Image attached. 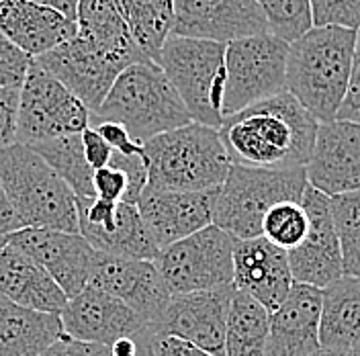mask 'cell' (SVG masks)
<instances>
[{"mask_svg":"<svg viewBox=\"0 0 360 356\" xmlns=\"http://www.w3.org/2000/svg\"><path fill=\"white\" fill-rule=\"evenodd\" d=\"M150 340H152L154 356H211L209 352L201 350L199 346H195L182 338H176V336L150 334Z\"/></svg>","mask_w":360,"mask_h":356,"instance_id":"cell-40","label":"cell"},{"mask_svg":"<svg viewBox=\"0 0 360 356\" xmlns=\"http://www.w3.org/2000/svg\"><path fill=\"white\" fill-rule=\"evenodd\" d=\"M289 44L262 33L225 45L224 119L287 90Z\"/></svg>","mask_w":360,"mask_h":356,"instance_id":"cell-8","label":"cell"},{"mask_svg":"<svg viewBox=\"0 0 360 356\" xmlns=\"http://www.w3.org/2000/svg\"><path fill=\"white\" fill-rule=\"evenodd\" d=\"M141 148L148 166V189L211 191L224 184L231 168L219 129L195 121L156 135Z\"/></svg>","mask_w":360,"mask_h":356,"instance_id":"cell-3","label":"cell"},{"mask_svg":"<svg viewBox=\"0 0 360 356\" xmlns=\"http://www.w3.org/2000/svg\"><path fill=\"white\" fill-rule=\"evenodd\" d=\"M141 346V334L129 336V338H121L111 346L112 356H135L139 352Z\"/></svg>","mask_w":360,"mask_h":356,"instance_id":"cell-43","label":"cell"},{"mask_svg":"<svg viewBox=\"0 0 360 356\" xmlns=\"http://www.w3.org/2000/svg\"><path fill=\"white\" fill-rule=\"evenodd\" d=\"M135 356H154V350H152V340H150V332L148 328L141 332V346H139V352Z\"/></svg>","mask_w":360,"mask_h":356,"instance_id":"cell-44","label":"cell"},{"mask_svg":"<svg viewBox=\"0 0 360 356\" xmlns=\"http://www.w3.org/2000/svg\"><path fill=\"white\" fill-rule=\"evenodd\" d=\"M236 238L217 225L160 250L156 265L172 295L215 291L233 285Z\"/></svg>","mask_w":360,"mask_h":356,"instance_id":"cell-9","label":"cell"},{"mask_svg":"<svg viewBox=\"0 0 360 356\" xmlns=\"http://www.w3.org/2000/svg\"><path fill=\"white\" fill-rule=\"evenodd\" d=\"M314 27L360 29V0H311Z\"/></svg>","mask_w":360,"mask_h":356,"instance_id":"cell-33","label":"cell"},{"mask_svg":"<svg viewBox=\"0 0 360 356\" xmlns=\"http://www.w3.org/2000/svg\"><path fill=\"white\" fill-rule=\"evenodd\" d=\"M90 127L111 146L115 154H119V156H141L143 154L141 144H137L121 123L90 119Z\"/></svg>","mask_w":360,"mask_h":356,"instance_id":"cell-35","label":"cell"},{"mask_svg":"<svg viewBox=\"0 0 360 356\" xmlns=\"http://www.w3.org/2000/svg\"><path fill=\"white\" fill-rule=\"evenodd\" d=\"M41 356H112L109 346L80 342L70 336L62 334Z\"/></svg>","mask_w":360,"mask_h":356,"instance_id":"cell-38","label":"cell"},{"mask_svg":"<svg viewBox=\"0 0 360 356\" xmlns=\"http://www.w3.org/2000/svg\"><path fill=\"white\" fill-rule=\"evenodd\" d=\"M236 287L172 295L168 307L156 324L148 326L150 334L176 336L211 356H225L227 313Z\"/></svg>","mask_w":360,"mask_h":356,"instance_id":"cell-13","label":"cell"},{"mask_svg":"<svg viewBox=\"0 0 360 356\" xmlns=\"http://www.w3.org/2000/svg\"><path fill=\"white\" fill-rule=\"evenodd\" d=\"M360 344V279L342 276L321 289L319 346L348 352Z\"/></svg>","mask_w":360,"mask_h":356,"instance_id":"cell-25","label":"cell"},{"mask_svg":"<svg viewBox=\"0 0 360 356\" xmlns=\"http://www.w3.org/2000/svg\"><path fill=\"white\" fill-rule=\"evenodd\" d=\"M60 322L70 338L109 348L117 340L141 334L148 328L129 305L92 285L68 299L66 307L60 312Z\"/></svg>","mask_w":360,"mask_h":356,"instance_id":"cell-18","label":"cell"},{"mask_svg":"<svg viewBox=\"0 0 360 356\" xmlns=\"http://www.w3.org/2000/svg\"><path fill=\"white\" fill-rule=\"evenodd\" d=\"M0 295L41 313H60L68 303L66 293L51 274L11 244L0 252Z\"/></svg>","mask_w":360,"mask_h":356,"instance_id":"cell-23","label":"cell"},{"mask_svg":"<svg viewBox=\"0 0 360 356\" xmlns=\"http://www.w3.org/2000/svg\"><path fill=\"white\" fill-rule=\"evenodd\" d=\"M90 119L121 123L141 146L193 123L179 92L154 62L125 68Z\"/></svg>","mask_w":360,"mask_h":356,"instance_id":"cell-5","label":"cell"},{"mask_svg":"<svg viewBox=\"0 0 360 356\" xmlns=\"http://www.w3.org/2000/svg\"><path fill=\"white\" fill-rule=\"evenodd\" d=\"M356 47V31L346 27H314L289 44L287 92L319 123L336 121L348 89Z\"/></svg>","mask_w":360,"mask_h":356,"instance_id":"cell-2","label":"cell"},{"mask_svg":"<svg viewBox=\"0 0 360 356\" xmlns=\"http://www.w3.org/2000/svg\"><path fill=\"white\" fill-rule=\"evenodd\" d=\"M307 189L305 168L269 170L231 164L225 182L217 189L213 225L236 240L262 236V222L278 203H301Z\"/></svg>","mask_w":360,"mask_h":356,"instance_id":"cell-6","label":"cell"},{"mask_svg":"<svg viewBox=\"0 0 360 356\" xmlns=\"http://www.w3.org/2000/svg\"><path fill=\"white\" fill-rule=\"evenodd\" d=\"M62 334L60 313L33 312L0 295V356H41Z\"/></svg>","mask_w":360,"mask_h":356,"instance_id":"cell-24","label":"cell"},{"mask_svg":"<svg viewBox=\"0 0 360 356\" xmlns=\"http://www.w3.org/2000/svg\"><path fill=\"white\" fill-rule=\"evenodd\" d=\"M8 246V234H4V231H0V252L4 250Z\"/></svg>","mask_w":360,"mask_h":356,"instance_id":"cell-46","label":"cell"},{"mask_svg":"<svg viewBox=\"0 0 360 356\" xmlns=\"http://www.w3.org/2000/svg\"><path fill=\"white\" fill-rule=\"evenodd\" d=\"M319 121L291 92L283 90L225 117L219 137L231 164L269 170L305 168Z\"/></svg>","mask_w":360,"mask_h":356,"instance_id":"cell-1","label":"cell"},{"mask_svg":"<svg viewBox=\"0 0 360 356\" xmlns=\"http://www.w3.org/2000/svg\"><path fill=\"white\" fill-rule=\"evenodd\" d=\"M86 242L96 252L107 254V256H117V258L156 260L160 254V248L139 215L137 203H129V201L119 203L117 222L109 234L96 236Z\"/></svg>","mask_w":360,"mask_h":356,"instance_id":"cell-28","label":"cell"},{"mask_svg":"<svg viewBox=\"0 0 360 356\" xmlns=\"http://www.w3.org/2000/svg\"><path fill=\"white\" fill-rule=\"evenodd\" d=\"M156 66L179 92L195 123L219 129L224 123L225 45L170 35Z\"/></svg>","mask_w":360,"mask_h":356,"instance_id":"cell-7","label":"cell"},{"mask_svg":"<svg viewBox=\"0 0 360 356\" xmlns=\"http://www.w3.org/2000/svg\"><path fill=\"white\" fill-rule=\"evenodd\" d=\"M344 276L360 279V191L330 197Z\"/></svg>","mask_w":360,"mask_h":356,"instance_id":"cell-30","label":"cell"},{"mask_svg":"<svg viewBox=\"0 0 360 356\" xmlns=\"http://www.w3.org/2000/svg\"><path fill=\"white\" fill-rule=\"evenodd\" d=\"M262 33L270 27L256 0H174L176 37L227 45Z\"/></svg>","mask_w":360,"mask_h":356,"instance_id":"cell-14","label":"cell"},{"mask_svg":"<svg viewBox=\"0 0 360 356\" xmlns=\"http://www.w3.org/2000/svg\"><path fill=\"white\" fill-rule=\"evenodd\" d=\"M29 148H33L62 177V180L76 195V199H94V189H92L94 170L90 168L84 158L80 134L49 139Z\"/></svg>","mask_w":360,"mask_h":356,"instance_id":"cell-29","label":"cell"},{"mask_svg":"<svg viewBox=\"0 0 360 356\" xmlns=\"http://www.w3.org/2000/svg\"><path fill=\"white\" fill-rule=\"evenodd\" d=\"M35 62L82 101L90 113L103 105L117 76L125 68L139 64L134 58L111 51L82 35L35 58Z\"/></svg>","mask_w":360,"mask_h":356,"instance_id":"cell-11","label":"cell"},{"mask_svg":"<svg viewBox=\"0 0 360 356\" xmlns=\"http://www.w3.org/2000/svg\"><path fill=\"white\" fill-rule=\"evenodd\" d=\"M31 2L47 6V8L60 13L62 17H66L70 21L76 23V17H78V2L80 0H31Z\"/></svg>","mask_w":360,"mask_h":356,"instance_id":"cell-42","label":"cell"},{"mask_svg":"<svg viewBox=\"0 0 360 356\" xmlns=\"http://www.w3.org/2000/svg\"><path fill=\"white\" fill-rule=\"evenodd\" d=\"M269 330V310L246 293L233 291L227 313L225 356H264Z\"/></svg>","mask_w":360,"mask_h":356,"instance_id":"cell-26","label":"cell"},{"mask_svg":"<svg viewBox=\"0 0 360 356\" xmlns=\"http://www.w3.org/2000/svg\"><path fill=\"white\" fill-rule=\"evenodd\" d=\"M19 90L0 89V150L17 144Z\"/></svg>","mask_w":360,"mask_h":356,"instance_id":"cell-37","label":"cell"},{"mask_svg":"<svg viewBox=\"0 0 360 356\" xmlns=\"http://www.w3.org/2000/svg\"><path fill=\"white\" fill-rule=\"evenodd\" d=\"M89 285L121 299L148 326L156 324L172 299L156 260H131L101 254Z\"/></svg>","mask_w":360,"mask_h":356,"instance_id":"cell-17","label":"cell"},{"mask_svg":"<svg viewBox=\"0 0 360 356\" xmlns=\"http://www.w3.org/2000/svg\"><path fill=\"white\" fill-rule=\"evenodd\" d=\"M346 356H360V344L359 346H354V348H350V350L346 352Z\"/></svg>","mask_w":360,"mask_h":356,"instance_id":"cell-47","label":"cell"},{"mask_svg":"<svg viewBox=\"0 0 360 356\" xmlns=\"http://www.w3.org/2000/svg\"><path fill=\"white\" fill-rule=\"evenodd\" d=\"M17 229H21V225H19V220L15 215V209H13V205L8 201V195L4 191V184L0 180V231L13 234Z\"/></svg>","mask_w":360,"mask_h":356,"instance_id":"cell-41","label":"cell"},{"mask_svg":"<svg viewBox=\"0 0 360 356\" xmlns=\"http://www.w3.org/2000/svg\"><path fill=\"white\" fill-rule=\"evenodd\" d=\"M8 244L41 265L68 299L89 287L101 256L84 236L58 229L21 227L8 234Z\"/></svg>","mask_w":360,"mask_h":356,"instance_id":"cell-12","label":"cell"},{"mask_svg":"<svg viewBox=\"0 0 360 356\" xmlns=\"http://www.w3.org/2000/svg\"><path fill=\"white\" fill-rule=\"evenodd\" d=\"M301 207L307 213L309 229L305 240L287 252L292 281L315 289H326L344 276L332 203L328 195L307 184Z\"/></svg>","mask_w":360,"mask_h":356,"instance_id":"cell-15","label":"cell"},{"mask_svg":"<svg viewBox=\"0 0 360 356\" xmlns=\"http://www.w3.org/2000/svg\"><path fill=\"white\" fill-rule=\"evenodd\" d=\"M117 6L135 45L156 64L166 39L172 35L174 0H117Z\"/></svg>","mask_w":360,"mask_h":356,"instance_id":"cell-27","label":"cell"},{"mask_svg":"<svg viewBox=\"0 0 360 356\" xmlns=\"http://www.w3.org/2000/svg\"><path fill=\"white\" fill-rule=\"evenodd\" d=\"M266 17L270 33L292 44L314 29L311 0H256Z\"/></svg>","mask_w":360,"mask_h":356,"instance_id":"cell-31","label":"cell"},{"mask_svg":"<svg viewBox=\"0 0 360 356\" xmlns=\"http://www.w3.org/2000/svg\"><path fill=\"white\" fill-rule=\"evenodd\" d=\"M336 121H348V123L360 125V29L356 31V47H354V60H352L348 89H346L344 101L338 109Z\"/></svg>","mask_w":360,"mask_h":356,"instance_id":"cell-36","label":"cell"},{"mask_svg":"<svg viewBox=\"0 0 360 356\" xmlns=\"http://www.w3.org/2000/svg\"><path fill=\"white\" fill-rule=\"evenodd\" d=\"M321 289L295 283L287 299L270 313L264 356H309L319 350Z\"/></svg>","mask_w":360,"mask_h":356,"instance_id":"cell-21","label":"cell"},{"mask_svg":"<svg viewBox=\"0 0 360 356\" xmlns=\"http://www.w3.org/2000/svg\"><path fill=\"white\" fill-rule=\"evenodd\" d=\"M309 356H346V352H342V350H328V348H319V350H315L314 355Z\"/></svg>","mask_w":360,"mask_h":356,"instance_id":"cell-45","label":"cell"},{"mask_svg":"<svg viewBox=\"0 0 360 356\" xmlns=\"http://www.w3.org/2000/svg\"><path fill=\"white\" fill-rule=\"evenodd\" d=\"M305 177L309 186L328 197L360 191V125L319 123Z\"/></svg>","mask_w":360,"mask_h":356,"instance_id":"cell-16","label":"cell"},{"mask_svg":"<svg viewBox=\"0 0 360 356\" xmlns=\"http://www.w3.org/2000/svg\"><path fill=\"white\" fill-rule=\"evenodd\" d=\"M0 33L35 60L74 39L78 25L31 0H0Z\"/></svg>","mask_w":360,"mask_h":356,"instance_id":"cell-22","label":"cell"},{"mask_svg":"<svg viewBox=\"0 0 360 356\" xmlns=\"http://www.w3.org/2000/svg\"><path fill=\"white\" fill-rule=\"evenodd\" d=\"M217 189L182 193L143 189L137 199L139 215L160 250L213 225Z\"/></svg>","mask_w":360,"mask_h":356,"instance_id":"cell-19","label":"cell"},{"mask_svg":"<svg viewBox=\"0 0 360 356\" xmlns=\"http://www.w3.org/2000/svg\"><path fill=\"white\" fill-rule=\"evenodd\" d=\"M0 180L21 227L80 234L76 195L33 148H2Z\"/></svg>","mask_w":360,"mask_h":356,"instance_id":"cell-4","label":"cell"},{"mask_svg":"<svg viewBox=\"0 0 360 356\" xmlns=\"http://www.w3.org/2000/svg\"><path fill=\"white\" fill-rule=\"evenodd\" d=\"M292 274L285 250L266 238L236 240L233 244V287L254 297L270 313L291 293Z\"/></svg>","mask_w":360,"mask_h":356,"instance_id":"cell-20","label":"cell"},{"mask_svg":"<svg viewBox=\"0 0 360 356\" xmlns=\"http://www.w3.org/2000/svg\"><path fill=\"white\" fill-rule=\"evenodd\" d=\"M307 229L309 220L301 203L285 201L274 205L266 213L262 222V238L285 252H291L305 240Z\"/></svg>","mask_w":360,"mask_h":356,"instance_id":"cell-32","label":"cell"},{"mask_svg":"<svg viewBox=\"0 0 360 356\" xmlns=\"http://www.w3.org/2000/svg\"><path fill=\"white\" fill-rule=\"evenodd\" d=\"M33 58L0 33V89L21 90Z\"/></svg>","mask_w":360,"mask_h":356,"instance_id":"cell-34","label":"cell"},{"mask_svg":"<svg viewBox=\"0 0 360 356\" xmlns=\"http://www.w3.org/2000/svg\"><path fill=\"white\" fill-rule=\"evenodd\" d=\"M90 127V111L35 60L19 90L17 144L37 146Z\"/></svg>","mask_w":360,"mask_h":356,"instance_id":"cell-10","label":"cell"},{"mask_svg":"<svg viewBox=\"0 0 360 356\" xmlns=\"http://www.w3.org/2000/svg\"><path fill=\"white\" fill-rule=\"evenodd\" d=\"M82 150H84V158L89 162V166L92 170H101V168H107L112 162L115 152L111 150V146L96 134L92 127L84 129L82 134Z\"/></svg>","mask_w":360,"mask_h":356,"instance_id":"cell-39","label":"cell"}]
</instances>
